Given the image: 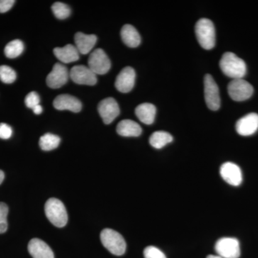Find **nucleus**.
<instances>
[{
  "mask_svg": "<svg viewBox=\"0 0 258 258\" xmlns=\"http://www.w3.org/2000/svg\"><path fill=\"white\" fill-rule=\"evenodd\" d=\"M53 106L59 111L69 110L74 113H79L82 109V103L76 97L69 94H62L56 97Z\"/></svg>",
  "mask_w": 258,
  "mask_h": 258,
  "instance_id": "nucleus-15",
  "label": "nucleus"
},
{
  "mask_svg": "<svg viewBox=\"0 0 258 258\" xmlns=\"http://www.w3.org/2000/svg\"><path fill=\"white\" fill-rule=\"evenodd\" d=\"M217 255L222 258H239L240 256V242L233 237H222L215 244Z\"/></svg>",
  "mask_w": 258,
  "mask_h": 258,
  "instance_id": "nucleus-6",
  "label": "nucleus"
},
{
  "mask_svg": "<svg viewBox=\"0 0 258 258\" xmlns=\"http://www.w3.org/2000/svg\"><path fill=\"white\" fill-rule=\"evenodd\" d=\"M28 251L33 258H54V253L48 244L40 239L34 238L28 244Z\"/></svg>",
  "mask_w": 258,
  "mask_h": 258,
  "instance_id": "nucleus-16",
  "label": "nucleus"
},
{
  "mask_svg": "<svg viewBox=\"0 0 258 258\" xmlns=\"http://www.w3.org/2000/svg\"><path fill=\"white\" fill-rule=\"evenodd\" d=\"M40 96L36 92H31L27 95L25 98V105L28 108L33 109L35 106L40 105Z\"/></svg>",
  "mask_w": 258,
  "mask_h": 258,
  "instance_id": "nucleus-29",
  "label": "nucleus"
},
{
  "mask_svg": "<svg viewBox=\"0 0 258 258\" xmlns=\"http://www.w3.org/2000/svg\"><path fill=\"white\" fill-rule=\"evenodd\" d=\"M135 113L140 121L145 124L150 125L155 120L157 108L152 103H144L137 107Z\"/></svg>",
  "mask_w": 258,
  "mask_h": 258,
  "instance_id": "nucleus-19",
  "label": "nucleus"
},
{
  "mask_svg": "<svg viewBox=\"0 0 258 258\" xmlns=\"http://www.w3.org/2000/svg\"><path fill=\"white\" fill-rule=\"evenodd\" d=\"M13 135V129L7 123H0V139H9Z\"/></svg>",
  "mask_w": 258,
  "mask_h": 258,
  "instance_id": "nucleus-30",
  "label": "nucleus"
},
{
  "mask_svg": "<svg viewBox=\"0 0 258 258\" xmlns=\"http://www.w3.org/2000/svg\"><path fill=\"white\" fill-rule=\"evenodd\" d=\"M23 42L20 40H15L10 42L5 48V54L7 57L10 59L15 58L23 53Z\"/></svg>",
  "mask_w": 258,
  "mask_h": 258,
  "instance_id": "nucleus-24",
  "label": "nucleus"
},
{
  "mask_svg": "<svg viewBox=\"0 0 258 258\" xmlns=\"http://www.w3.org/2000/svg\"><path fill=\"white\" fill-rule=\"evenodd\" d=\"M195 34L199 43L205 50H211L216 43L215 25L209 19L198 20L195 26Z\"/></svg>",
  "mask_w": 258,
  "mask_h": 258,
  "instance_id": "nucleus-2",
  "label": "nucleus"
},
{
  "mask_svg": "<svg viewBox=\"0 0 258 258\" xmlns=\"http://www.w3.org/2000/svg\"><path fill=\"white\" fill-rule=\"evenodd\" d=\"M222 73L232 79H242L247 73V66L244 61L233 52H225L220 61Z\"/></svg>",
  "mask_w": 258,
  "mask_h": 258,
  "instance_id": "nucleus-1",
  "label": "nucleus"
},
{
  "mask_svg": "<svg viewBox=\"0 0 258 258\" xmlns=\"http://www.w3.org/2000/svg\"><path fill=\"white\" fill-rule=\"evenodd\" d=\"M120 36L125 45L129 47H137L141 44L142 39L137 29L131 25H125L120 31Z\"/></svg>",
  "mask_w": 258,
  "mask_h": 258,
  "instance_id": "nucleus-21",
  "label": "nucleus"
},
{
  "mask_svg": "<svg viewBox=\"0 0 258 258\" xmlns=\"http://www.w3.org/2000/svg\"><path fill=\"white\" fill-rule=\"evenodd\" d=\"M102 244L111 253L115 255H123L126 249V243L123 237L116 231L104 229L101 233Z\"/></svg>",
  "mask_w": 258,
  "mask_h": 258,
  "instance_id": "nucleus-4",
  "label": "nucleus"
},
{
  "mask_svg": "<svg viewBox=\"0 0 258 258\" xmlns=\"http://www.w3.org/2000/svg\"><path fill=\"white\" fill-rule=\"evenodd\" d=\"M173 137L168 132L159 131L154 132L149 139V143L155 149H160L172 142Z\"/></svg>",
  "mask_w": 258,
  "mask_h": 258,
  "instance_id": "nucleus-22",
  "label": "nucleus"
},
{
  "mask_svg": "<svg viewBox=\"0 0 258 258\" xmlns=\"http://www.w3.org/2000/svg\"><path fill=\"white\" fill-rule=\"evenodd\" d=\"M32 111H33L34 113H35V114H40L42 112V107L40 106V105H38V106H35V108L32 109Z\"/></svg>",
  "mask_w": 258,
  "mask_h": 258,
  "instance_id": "nucleus-32",
  "label": "nucleus"
},
{
  "mask_svg": "<svg viewBox=\"0 0 258 258\" xmlns=\"http://www.w3.org/2000/svg\"><path fill=\"white\" fill-rule=\"evenodd\" d=\"M54 55L63 63H71L79 60L80 53L75 45H66L62 47H55L53 50Z\"/></svg>",
  "mask_w": 258,
  "mask_h": 258,
  "instance_id": "nucleus-18",
  "label": "nucleus"
},
{
  "mask_svg": "<svg viewBox=\"0 0 258 258\" xmlns=\"http://www.w3.org/2000/svg\"><path fill=\"white\" fill-rule=\"evenodd\" d=\"M45 215L49 221L57 227H63L68 222V213L64 204L56 198H50L45 205Z\"/></svg>",
  "mask_w": 258,
  "mask_h": 258,
  "instance_id": "nucleus-3",
  "label": "nucleus"
},
{
  "mask_svg": "<svg viewBox=\"0 0 258 258\" xmlns=\"http://www.w3.org/2000/svg\"><path fill=\"white\" fill-rule=\"evenodd\" d=\"M70 78L79 85L94 86L97 83V76L88 66H76L70 71Z\"/></svg>",
  "mask_w": 258,
  "mask_h": 258,
  "instance_id": "nucleus-10",
  "label": "nucleus"
},
{
  "mask_svg": "<svg viewBox=\"0 0 258 258\" xmlns=\"http://www.w3.org/2000/svg\"><path fill=\"white\" fill-rule=\"evenodd\" d=\"M15 3L14 0H0V13H5L9 11Z\"/></svg>",
  "mask_w": 258,
  "mask_h": 258,
  "instance_id": "nucleus-31",
  "label": "nucleus"
},
{
  "mask_svg": "<svg viewBox=\"0 0 258 258\" xmlns=\"http://www.w3.org/2000/svg\"><path fill=\"white\" fill-rule=\"evenodd\" d=\"M207 258H222L219 255H213V254H210Z\"/></svg>",
  "mask_w": 258,
  "mask_h": 258,
  "instance_id": "nucleus-34",
  "label": "nucleus"
},
{
  "mask_svg": "<svg viewBox=\"0 0 258 258\" xmlns=\"http://www.w3.org/2000/svg\"><path fill=\"white\" fill-rule=\"evenodd\" d=\"M9 208L4 203H0V234L5 233L8 230V215Z\"/></svg>",
  "mask_w": 258,
  "mask_h": 258,
  "instance_id": "nucleus-27",
  "label": "nucleus"
},
{
  "mask_svg": "<svg viewBox=\"0 0 258 258\" xmlns=\"http://www.w3.org/2000/svg\"><path fill=\"white\" fill-rule=\"evenodd\" d=\"M258 130V114L250 113L242 117L236 123V131L243 137L251 136Z\"/></svg>",
  "mask_w": 258,
  "mask_h": 258,
  "instance_id": "nucleus-14",
  "label": "nucleus"
},
{
  "mask_svg": "<svg viewBox=\"0 0 258 258\" xmlns=\"http://www.w3.org/2000/svg\"><path fill=\"white\" fill-rule=\"evenodd\" d=\"M111 63L106 52L102 49L93 50L88 58V68L96 75H104L109 71Z\"/></svg>",
  "mask_w": 258,
  "mask_h": 258,
  "instance_id": "nucleus-7",
  "label": "nucleus"
},
{
  "mask_svg": "<svg viewBox=\"0 0 258 258\" xmlns=\"http://www.w3.org/2000/svg\"><path fill=\"white\" fill-rule=\"evenodd\" d=\"M144 258H166L162 251L154 246H148L144 250Z\"/></svg>",
  "mask_w": 258,
  "mask_h": 258,
  "instance_id": "nucleus-28",
  "label": "nucleus"
},
{
  "mask_svg": "<svg viewBox=\"0 0 258 258\" xmlns=\"http://www.w3.org/2000/svg\"><path fill=\"white\" fill-rule=\"evenodd\" d=\"M98 111L106 124L111 123L120 114L119 106L113 98L102 100L98 104Z\"/></svg>",
  "mask_w": 258,
  "mask_h": 258,
  "instance_id": "nucleus-9",
  "label": "nucleus"
},
{
  "mask_svg": "<svg viewBox=\"0 0 258 258\" xmlns=\"http://www.w3.org/2000/svg\"><path fill=\"white\" fill-rule=\"evenodd\" d=\"M117 133L125 137H137L142 133V127L132 120H123L116 128Z\"/></svg>",
  "mask_w": 258,
  "mask_h": 258,
  "instance_id": "nucleus-20",
  "label": "nucleus"
},
{
  "mask_svg": "<svg viewBox=\"0 0 258 258\" xmlns=\"http://www.w3.org/2000/svg\"><path fill=\"white\" fill-rule=\"evenodd\" d=\"M5 179V174L3 171L0 170V184L3 183V181H4Z\"/></svg>",
  "mask_w": 258,
  "mask_h": 258,
  "instance_id": "nucleus-33",
  "label": "nucleus"
},
{
  "mask_svg": "<svg viewBox=\"0 0 258 258\" xmlns=\"http://www.w3.org/2000/svg\"><path fill=\"white\" fill-rule=\"evenodd\" d=\"M52 10L56 18L59 20H64L69 18L71 13V8L67 5L59 2L52 5Z\"/></svg>",
  "mask_w": 258,
  "mask_h": 258,
  "instance_id": "nucleus-25",
  "label": "nucleus"
},
{
  "mask_svg": "<svg viewBox=\"0 0 258 258\" xmlns=\"http://www.w3.org/2000/svg\"><path fill=\"white\" fill-rule=\"evenodd\" d=\"M204 85L207 106L212 111H217L220 108L221 101L218 86L211 75L207 74L205 76Z\"/></svg>",
  "mask_w": 258,
  "mask_h": 258,
  "instance_id": "nucleus-8",
  "label": "nucleus"
},
{
  "mask_svg": "<svg viewBox=\"0 0 258 258\" xmlns=\"http://www.w3.org/2000/svg\"><path fill=\"white\" fill-rule=\"evenodd\" d=\"M60 143V137L52 134H45L40 137L39 145L42 150L48 152V151L53 150L57 148Z\"/></svg>",
  "mask_w": 258,
  "mask_h": 258,
  "instance_id": "nucleus-23",
  "label": "nucleus"
},
{
  "mask_svg": "<svg viewBox=\"0 0 258 258\" xmlns=\"http://www.w3.org/2000/svg\"><path fill=\"white\" fill-rule=\"evenodd\" d=\"M136 72L132 67H125L122 70L115 79V86L120 93L130 92L135 85Z\"/></svg>",
  "mask_w": 258,
  "mask_h": 258,
  "instance_id": "nucleus-12",
  "label": "nucleus"
},
{
  "mask_svg": "<svg viewBox=\"0 0 258 258\" xmlns=\"http://www.w3.org/2000/svg\"><path fill=\"white\" fill-rule=\"evenodd\" d=\"M227 90L230 98L235 101H246L254 92L252 85L242 79L232 80L229 83Z\"/></svg>",
  "mask_w": 258,
  "mask_h": 258,
  "instance_id": "nucleus-5",
  "label": "nucleus"
},
{
  "mask_svg": "<svg viewBox=\"0 0 258 258\" xmlns=\"http://www.w3.org/2000/svg\"><path fill=\"white\" fill-rule=\"evenodd\" d=\"M97 37L95 35H86L83 32H77L75 35V43L80 54L86 55L89 53L95 46Z\"/></svg>",
  "mask_w": 258,
  "mask_h": 258,
  "instance_id": "nucleus-17",
  "label": "nucleus"
},
{
  "mask_svg": "<svg viewBox=\"0 0 258 258\" xmlns=\"http://www.w3.org/2000/svg\"><path fill=\"white\" fill-rule=\"evenodd\" d=\"M17 79L16 72L8 66H0V80L2 82L10 84L14 83Z\"/></svg>",
  "mask_w": 258,
  "mask_h": 258,
  "instance_id": "nucleus-26",
  "label": "nucleus"
},
{
  "mask_svg": "<svg viewBox=\"0 0 258 258\" xmlns=\"http://www.w3.org/2000/svg\"><path fill=\"white\" fill-rule=\"evenodd\" d=\"M70 72L62 64L56 63L46 79L47 86L53 89L61 88L69 81Z\"/></svg>",
  "mask_w": 258,
  "mask_h": 258,
  "instance_id": "nucleus-11",
  "label": "nucleus"
},
{
  "mask_svg": "<svg viewBox=\"0 0 258 258\" xmlns=\"http://www.w3.org/2000/svg\"><path fill=\"white\" fill-rule=\"evenodd\" d=\"M220 175L226 182L232 186H239L242 181V171L234 163H224L220 167Z\"/></svg>",
  "mask_w": 258,
  "mask_h": 258,
  "instance_id": "nucleus-13",
  "label": "nucleus"
}]
</instances>
